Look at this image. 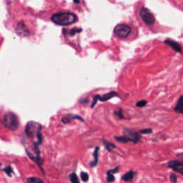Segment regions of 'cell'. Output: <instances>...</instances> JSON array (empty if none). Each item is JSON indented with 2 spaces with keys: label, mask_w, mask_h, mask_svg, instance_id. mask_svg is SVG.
Wrapping results in <instances>:
<instances>
[{
  "label": "cell",
  "mask_w": 183,
  "mask_h": 183,
  "mask_svg": "<svg viewBox=\"0 0 183 183\" xmlns=\"http://www.w3.org/2000/svg\"><path fill=\"white\" fill-rule=\"evenodd\" d=\"M52 21L61 26L70 25L77 21V17L71 12H57L52 16Z\"/></svg>",
  "instance_id": "1"
},
{
  "label": "cell",
  "mask_w": 183,
  "mask_h": 183,
  "mask_svg": "<svg viewBox=\"0 0 183 183\" xmlns=\"http://www.w3.org/2000/svg\"><path fill=\"white\" fill-rule=\"evenodd\" d=\"M25 134L30 138L36 137L39 142L40 144L42 142L43 136L42 134V125L40 123L34 121L29 122L25 127Z\"/></svg>",
  "instance_id": "2"
},
{
  "label": "cell",
  "mask_w": 183,
  "mask_h": 183,
  "mask_svg": "<svg viewBox=\"0 0 183 183\" xmlns=\"http://www.w3.org/2000/svg\"><path fill=\"white\" fill-rule=\"evenodd\" d=\"M2 124L4 125V127L8 128L9 130L14 131V130L18 129L19 127V118L14 113L8 112L3 115Z\"/></svg>",
  "instance_id": "3"
},
{
  "label": "cell",
  "mask_w": 183,
  "mask_h": 183,
  "mask_svg": "<svg viewBox=\"0 0 183 183\" xmlns=\"http://www.w3.org/2000/svg\"><path fill=\"white\" fill-rule=\"evenodd\" d=\"M114 32L119 38L125 39L131 32V27L125 24H120L116 26Z\"/></svg>",
  "instance_id": "4"
},
{
  "label": "cell",
  "mask_w": 183,
  "mask_h": 183,
  "mask_svg": "<svg viewBox=\"0 0 183 183\" xmlns=\"http://www.w3.org/2000/svg\"><path fill=\"white\" fill-rule=\"evenodd\" d=\"M139 15L146 25H152L155 22V18L153 14L147 8H142L139 12Z\"/></svg>",
  "instance_id": "5"
},
{
  "label": "cell",
  "mask_w": 183,
  "mask_h": 183,
  "mask_svg": "<svg viewBox=\"0 0 183 183\" xmlns=\"http://www.w3.org/2000/svg\"><path fill=\"white\" fill-rule=\"evenodd\" d=\"M123 134L126 135L130 139V142H132L134 143H137L140 142L142 136L139 132H134L132 130L125 129L123 131Z\"/></svg>",
  "instance_id": "6"
},
{
  "label": "cell",
  "mask_w": 183,
  "mask_h": 183,
  "mask_svg": "<svg viewBox=\"0 0 183 183\" xmlns=\"http://www.w3.org/2000/svg\"><path fill=\"white\" fill-rule=\"evenodd\" d=\"M168 167L174 171L183 175V161L172 160L168 162Z\"/></svg>",
  "instance_id": "7"
},
{
  "label": "cell",
  "mask_w": 183,
  "mask_h": 183,
  "mask_svg": "<svg viewBox=\"0 0 183 183\" xmlns=\"http://www.w3.org/2000/svg\"><path fill=\"white\" fill-rule=\"evenodd\" d=\"M165 44H167V45H169V47L174 50V51H175L176 52H178V53H182L181 45H180L178 42L172 40H166L165 41Z\"/></svg>",
  "instance_id": "8"
},
{
  "label": "cell",
  "mask_w": 183,
  "mask_h": 183,
  "mask_svg": "<svg viewBox=\"0 0 183 183\" xmlns=\"http://www.w3.org/2000/svg\"><path fill=\"white\" fill-rule=\"evenodd\" d=\"M72 119H78V120H81L83 122L84 119L82 118L81 117L79 116V115H67L65 116L62 117V122L64 124H69L70 123Z\"/></svg>",
  "instance_id": "9"
},
{
  "label": "cell",
  "mask_w": 183,
  "mask_h": 183,
  "mask_svg": "<svg viewBox=\"0 0 183 183\" xmlns=\"http://www.w3.org/2000/svg\"><path fill=\"white\" fill-rule=\"evenodd\" d=\"M17 32L19 35L23 36H27L29 34V32L27 29V27H26V25L24 22H20L18 24V25L17 27Z\"/></svg>",
  "instance_id": "10"
},
{
  "label": "cell",
  "mask_w": 183,
  "mask_h": 183,
  "mask_svg": "<svg viewBox=\"0 0 183 183\" xmlns=\"http://www.w3.org/2000/svg\"><path fill=\"white\" fill-rule=\"evenodd\" d=\"M118 95H117V92L115 91H110V92H108L107 94H104V95L100 96L98 95V97H99V100L101 102H106L107 100L112 99V98L115 97H117Z\"/></svg>",
  "instance_id": "11"
},
{
  "label": "cell",
  "mask_w": 183,
  "mask_h": 183,
  "mask_svg": "<svg viewBox=\"0 0 183 183\" xmlns=\"http://www.w3.org/2000/svg\"><path fill=\"white\" fill-rule=\"evenodd\" d=\"M174 110L177 113H180V114H183V95L180 96L178 99L177 103L176 104Z\"/></svg>",
  "instance_id": "12"
},
{
  "label": "cell",
  "mask_w": 183,
  "mask_h": 183,
  "mask_svg": "<svg viewBox=\"0 0 183 183\" xmlns=\"http://www.w3.org/2000/svg\"><path fill=\"white\" fill-rule=\"evenodd\" d=\"M136 173H134V171L130 170L128 173H125L123 177H122V179H123L124 181L125 182H132L133 180L134 176H135Z\"/></svg>",
  "instance_id": "13"
},
{
  "label": "cell",
  "mask_w": 183,
  "mask_h": 183,
  "mask_svg": "<svg viewBox=\"0 0 183 183\" xmlns=\"http://www.w3.org/2000/svg\"><path fill=\"white\" fill-rule=\"evenodd\" d=\"M99 147H97L95 148V151H94V153H93V157H94V160L91 161L90 163V165L91 167H95L96 165H97L98 163V154H99Z\"/></svg>",
  "instance_id": "14"
},
{
  "label": "cell",
  "mask_w": 183,
  "mask_h": 183,
  "mask_svg": "<svg viewBox=\"0 0 183 183\" xmlns=\"http://www.w3.org/2000/svg\"><path fill=\"white\" fill-rule=\"evenodd\" d=\"M102 142H103L104 147H105V148L107 150H108V151H112V150L113 149H115V145H114V144L110 142H108L105 140V139H102Z\"/></svg>",
  "instance_id": "15"
},
{
  "label": "cell",
  "mask_w": 183,
  "mask_h": 183,
  "mask_svg": "<svg viewBox=\"0 0 183 183\" xmlns=\"http://www.w3.org/2000/svg\"><path fill=\"white\" fill-rule=\"evenodd\" d=\"M115 139H116V141L122 143H127L130 142V139L126 135H124V134L123 136H115Z\"/></svg>",
  "instance_id": "16"
},
{
  "label": "cell",
  "mask_w": 183,
  "mask_h": 183,
  "mask_svg": "<svg viewBox=\"0 0 183 183\" xmlns=\"http://www.w3.org/2000/svg\"><path fill=\"white\" fill-rule=\"evenodd\" d=\"M27 183H45L40 178L35 177H32L27 178Z\"/></svg>",
  "instance_id": "17"
},
{
  "label": "cell",
  "mask_w": 183,
  "mask_h": 183,
  "mask_svg": "<svg viewBox=\"0 0 183 183\" xmlns=\"http://www.w3.org/2000/svg\"><path fill=\"white\" fill-rule=\"evenodd\" d=\"M69 179H70V181L72 183H80L79 178H78L77 175H76V173H72L70 175H69Z\"/></svg>",
  "instance_id": "18"
},
{
  "label": "cell",
  "mask_w": 183,
  "mask_h": 183,
  "mask_svg": "<svg viewBox=\"0 0 183 183\" xmlns=\"http://www.w3.org/2000/svg\"><path fill=\"white\" fill-rule=\"evenodd\" d=\"M2 171L5 172V173H6V175H7L8 176H10V177H11L12 176V168L11 167V166H7L5 168L2 169Z\"/></svg>",
  "instance_id": "19"
},
{
  "label": "cell",
  "mask_w": 183,
  "mask_h": 183,
  "mask_svg": "<svg viewBox=\"0 0 183 183\" xmlns=\"http://www.w3.org/2000/svg\"><path fill=\"white\" fill-rule=\"evenodd\" d=\"M115 178L113 175V174L111 173H107V181L109 183H112L113 182H115Z\"/></svg>",
  "instance_id": "20"
},
{
  "label": "cell",
  "mask_w": 183,
  "mask_h": 183,
  "mask_svg": "<svg viewBox=\"0 0 183 183\" xmlns=\"http://www.w3.org/2000/svg\"><path fill=\"white\" fill-rule=\"evenodd\" d=\"M81 179L83 182H87L89 180V175L87 173H84V172H82L81 173Z\"/></svg>",
  "instance_id": "21"
},
{
  "label": "cell",
  "mask_w": 183,
  "mask_h": 183,
  "mask_svg": "<svg viewBox=\"0 0 183 183\" xmlns=\"http://www.w3.org/2000/svg\"><path fill=\"white\" fill-rule=\"evenodd\" d=\"M147 102L146 101V100H140V101L137 102L136 103V106L138 107H145L146 104H147Z\"/></svg>",
  "instance_id": "22"
},
{
  "label": "cell",
  "mask_w": 183,
  "mask_h": 183,
  "mask_svg": "<svg viewBox=\"0 0 183 183\" xmlns=\"http://www.w3.org/2000/svg\"><path fill=\"white\" fill-rule=\"evenodd\" d=\"M114 113L117 115V117H119V119L124 118V115H123V110H122V109H119L117 111H115Z\"/></svg>",
  "instance_id": "23"
},
{
  "label": "cell",
  "mask_w": 183,
  "mask_h": 183,
  "mask_svg": "<svg viewBox=\"0 0 183 183\" xmlns=\"http://www.w3.org/2000/svg\"><path fill=\"white\" fill-rule=\"evenodd\" d=\"M139 132L140 134H151L152 132V130L150 129V128H148V129H144V130H139Z\"/></svg>",
  "instance_id": "24"
},
{
  "label": "cell",
  "mask_w": 183,
  "mask_h": 183,
  "mask_svg": "<svg viewBox=\"0 0 183 183\" xmlns=\"http://www.w3.org/2000/svg\"><path fill=\"white\" fill-rule=\"evenodd\" d=\"M98 100H99V97H98V95H96L93 98V101H92V103H91V108H93L95 105L97 103Z\"/></svg>",
  "instance_id": "25"
},
{
  "label": "cell",
  "mask_w": 183,
  "mask_h": 183,
  "mask_svg": "<svg viewBox=\"0 0 183 183\" xmlns=\"http://www.w3.org/2000/svg\"><path fill=\"white\" fill-rule=\"evenodd\" d=\"M119 170V167H117L114 169H110V170H108L107 172V173H111V174L117 173H118Z\"/></svg>",
  "instance_id": "26"
},
{
  "label": "cell",
  "mask_w": 183,
  "mask_h": 183,
  "mask_svg": "<svg viewBox=\"0 0 183 183\" xmlns=\"http://www.w3.org/2000/svg\"><path fill=\"white\" fill-rule=\"evenodd\" d=\"M169 179H170V181L173 183H175L177 182V176L175 175H174V174H171L170 175V177H169Z\"/></svg>",
  "instance_id": "27"
},
{
  "label": "cell",
  "mask_w": 183,
  "mask_h": 183,
  "mask_svg": "<svg viewBox=\"0 0 183 183\" xmlns=\"http://www.w3.org/2000/svg\"><path fill=\"white\" fill-rule=\"evenodd\" d=\"M89 102V99H88V98H82V99H81L80 100V103L82 104H85V103H88V102Z\"/></svg>",
  "instance_id": "28"
},
{
  "label": "cell",
  "mask_w": 183,
  "mask_h": 183,
  "mask_svg": "<svg viewBox=\"0 0 183 183\" xmlns=\"http://www.w3.org/2000/svg\"><path fill=\"white\" fill-rule=\"evenodd\" d=\"M177 157H178V158H182L183 159V153L178 154H177Z\"/></svg>",
  "instance_id": "29"
},
{
  "label": "cell",
  "mask_w": 183,
  "mask_h": 183,
  "mask_svg": "<svg viewBox=\"0 0 183 183\" xmlns=\"http://www.w3.org/2000/svg\"><path fill=\"white\" fill-rule=\"evenodd\" d=\"M74 2H77V3H79V2H80V1H79V0H74Z\"/></svg>",
  "instance_id": "30"
}]
</instances>
